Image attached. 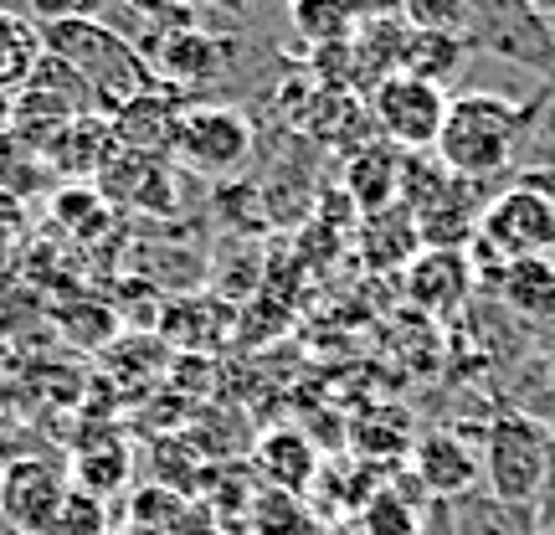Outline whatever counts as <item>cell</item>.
<instances>
[{
    "label": "cell",
    "mask_w": 555,
    "mask_h": 535,
    "mask_svg": "<svg viewBox=\"0 0 555 535\" xmlns=\"http://www.w3.org/2000/svg\"><path fill=\"white\" fill-rule=\"evenodd\" d=\"M530 109L499 93H463L448 99V119L437 135V165L457 180H489L515 165V139Z\"/></svg>",
    "instance_id": "6da1fadb"
},
{
    "label": "cell",
    "mask_w": 555,
    "mask_h": 535,
    "mask_svg": "<svg viewBox=\"0 0 555 535\" xmlns=\"http://www.w3.org/2000/svg\"><path fill=\"white\" fill-rule=\"evenodd\" d=\"M41 47H47L52 58H62L93 88L99 114H114L119 103H129L155 88L150 58L134 52V47H129L119 31H108L103 21H57V26H41Z\"/></svg>",
    "instance_id": "7a4b0ae2"
},
{
    "label": "cell",
    "mask_w": 555,
    "mask_h": 535,
    "mask_svg": "<svg viewBox=\"0 0 555 535\" xmlns=\"http://www.w3.org/2000/svg\"><path fill=\"white\" fill-rule=\"evenodd\" d=\"M551 454L555 437L551 428L530 412H499L483 433V479L504 510H535L540 489H545V474H551Z\"/></svg>",
    "instance_id": "3957f363"
},
{
    "label": "cell",
    "mask_w": 555,
    "mask_h": 535,
    "mask_svg": "<svg viewBox=\"0 0 555 535\" xmlns=\"http://www.w3.org/2000/svg\"><path fill=\"white\" fill-rule=\"evenodd\" d=\"M478 247L499 263L555 258V196L545 186H509L478 212Z\"/></svg>",
    "instance_id": "277c9868"
},
{
    "label": "cell",
    "mask_w": 555,
    "mask_h": 535,
    "mask_svg": "<svg viewBox=\"0 0 555 535\" xmlns=\"http://www.w3.org/2000/svg\"><path fill=\"white\" fill-rule=\"evenodd\" d=\"M371 119H376L380 139L397 144L406 155L437 150L442 119H448V93L442 82L416 78V73H391L371 88Z\"/></svg>",
    "instance_id": "5b68a950"
},
{
    "label": "cell",
    "mask_w": 555,
    "mask_h": 535,
    "mask_svg": "<svg viewBox=\"0 0 555 535\" xmlns=\"http://www.w3.org/2000/svg\"><path fill=\"white\" fill-rule=\"evenodd\" d=\"M247 155H253V124L242 119L237 109H227V103H196V109L180 114L170 160L185 165L191 176L227 180L247 165Z\"/></svg>",
    "instance_id": "8992f818"
},
{
    "label": "cell",
    "mask_w": 555,
    "mask_h": 535,
    "mask_svg": "<svg viewBox=\"0 0 555 535\" xmlns=\"http://www.w3.org/2000/svg\"><path fill=\"white\" fill-rule=\"evenodd\" d=\"M67 489H73L67 463H57V458H47V454L11 458L0 469V525L11 535H47L62 510V499H67Z\"/></svg>",
    "instance_id": "52a82bcc"
},
{
    "label": "cell",
    "mask_w": 555,
    "mask_h": 535,
    "mask_svg": "<svg viewBox=\"0 0 555 535\" xmlns=\"http://www.w3.org/2000/svg\"><path fill=\"white\" fill-rule=\"evenodd\" d=\"M478 474H483V463H478V454L457 433L437 428V433H422V437H416V448H412V479L422 484V495H427V499L457 505V499H468V489L478 484Z\"/></svg>",
    "instance_id": "ba28073f"
},
{
    "label": "cell",
    "mask_w": 555,
    "mask_h": 535,
    "mask_svg": "<svg viewBox=\"0 0 555 535\" xmlns=\"http://www.w3.org/2000/svg\"><path fill=\"white\" fill-rule=\"evenodd\" d=\"M474 283V258L463 247H422L406 263V298L433 319H448L453 309H463Z\"/></svg>",
    "instance_id": "9c48e42d"
},
{
    "label": "cell",
    "mask_w": 555,
    "mask_h": 535,
    "mask_svg": "<svg viewBox=\"0 0 555 535\" xmlns=\"http://www.w3.org/2000/svg\"><path fill=\"white\" fill-rule=\"evenodd\" d=\"M103 176V201L114 206H134V212H176V170L165 155H134V150H114Z\"/></svg>",
    "instance_id": "30bf717a"
},
{
    "label": "cell",
    "mask_w": 555,
    "mask_h": 535,
    "mask_svg": "<svg viewBox=\"0 0 555 535\" xmlns=\"http://www.w3.org/2000/svg\"><path fill=\"white\" fill-rule=\"evenodd\" d=\"M180 109L176 93L170 88H150V93H139V99L119 103L108 124H114V144L119 150H134V155H170V144H176V129H180Z\"/></svg>",
    "instance_id": "8fae6325"
},
{
    "label": "cell",
    "mask_w": 555,
    "mask_h": 535,
    "mask_svg": "<svg viewBox=\"0 0 555 535\" xmlns=\"http://www.w3.org/2000/svg\"><path fill=\"white\" fill-rule=\"evenodd\" d=\"M253 469H258L262 489H273V495H294L304 499L314 489L319 479V448L309 443V433H298V428H273V433L258 437V448H253Z\"/></svg>",
    "instance_id": "7c38bea8"
},
{
    "label": "cell",
    "mask_w": 555,
    "mask_h": 535,
    "mask_svg": "<svg viewBox=\"0 0 555 535\" xmlns=\"http://www.w3.org/2000/svg\"><path fill=\"white\" fill-rule=\"evenodd\" d=\"M221 62H227V52H221L217 37H206V31H170L155 47L150 67H159L180 88H201V82H211L221 73Z\"/></svg>",
    "instance_id": "4fadbf2b"
},
{
    "label": "cell",
    "mask_w": 555,
    "mask_h": 535,
    "mask_svg": "<svg viewBox=\"0 0 555 535\" xmlns=\"http://www.w3.org/2000/svg\"><path fill=\"white\" fill-rule=\"evenodd\" d=\"M422 253V232H416V217L406 212V206H380V212H371V221H365V263L371 268H406V263Z\"/></svg>",
    "instance_id": "5bb4252c"
},
{
    "label": "cell",
    "mask_w": 555,
    "mask_h": 535,
    "mask_svg": "<svg viewBox=\"0 0 555 535\" xmlns=\"http://www.w3.org/2000/svg\"><path fill=\"white\" fill-rule=\"evenodd\" d=\"M47 58L41 47V26L26 16H0V99H16L31 82L37 62Z\"/></svg>",
    "instance_id": "9a60e30c"
},
{
    "label": "cell",
    "mask_w": 555,
    "mask_h": 535,
    "mask_svg": "<svg viewBox=\"0 0 555 535\" xmlns=\"http://www.w3.org/2000/svg\"><path fill=\"white\" fill-rule=\"evenodd\" d=\"M253 535H339L335 525L324 515H314L304 499L294 495H273V489H262L253 499V515H247Z\"/></svg>",
    "instance_id": "2e32d148"
},
{
    "label": "cell",
    "mask_w": 555,
    "mask_h": 535,
    "mask_svg": "<svg viewBox=\"0 0 555 535\" xmlns=\"http://www.w3.org/2000/svg\"><path fill=\"white\" fill-rule=\"evenodd\" d=\"M345 186H350V196L365 206V212H380V206H397V191H401V160L386 155L380 144H371V150H360L356 165H350V176H345Z\"/></svg>",
    "instance_id": "e0dca14e"
},
{
    "label": "cell",
    "mask_w": 555,
    "mask_h": 535,
    "mask_svg": "<svg viewBox=\"0 0 555 535\" xmlns=\"http://www.w3.org/2000/svg\"><path fill=\"white\" fill-rule=\"evenodd\" d=\"M504 298L515 304L519 315L530 319H551L555 315V258H530V263H509L504 273Z\"/></svg>",
    "instance_id": "ac0fdd59"
},
{
    "label": "cell",
    "mask_w": 555,
    "mask_h": 535,
    "mask_svg": "<svg viewBox=\"0 0 555 535\" xmlns=\"http://www.w3.org/2000/svg\"><path fill=\"white\" fill-rule=\"evenodd\" d=\"M47 186H52V165L41 160V150H31L11 129H0V191L16 201H31Z\"/></svg>",
    "instance_id": "d6986e66"
},
{
    "label": "cell",
    "mask_w": 555,
    "mask_h": 535,
    "mask_svg": "<svg viewBox=\"0 0 555 535\" xmlns=\"http://www.w3.org/2000/svg\"><path fill=\"white\" fill-rule=\"evenodd\" d=\"M360 535H422V499L401 495L397 484H380L376 495L360 505Z\"/></svg>",
    "instance_id": "ffe728a7"
},
{
    "label": "cell",
    "mask_w": 555,
    "mask_h": 535,
    "mask_svg": "<svg viewBox=\"0 0 555 535\" xmlns=\"http://www.w3.org/2000/svg\"><path fill=\"white\" fill-rule=\"evenodd\" d=\"M108 201L93 191V186H62L57 196H52V221H57L62 232H73V238H99L103 227H108Z\"/></svg>",
    "instance_id": "44dd1931"
},
{
    "label": "cell",
    "mask_w": 555,
    "mask_h": 535,
    "mask_svg": "<svg viewBox=\"0 0 555 535\" xmlns=\"http://www.w3.org/2000/svg\"><path fill=\"white\" fill-rule=\"evenodd\" d=\"M468 16H474V0H401L406 31H422V37H468Z\"/></svg>",
    "instance_id": "7402d4cb"
},
{
    "label": "cell",
    "mask_w": 555,
    "mask_h": 535,
    "mask_svg": "<svg viewBox=\"0 0 555 535\" xmlns=\"http://www.w3.org/2000/svg\"><path fill=\"white\" fill-rule=\"evenodd\" d=\"M463 47H468L463 37H422V31H412L401 73H416V78L442 82L457 67V62H463Z\"/></svg>",
    "instance_id": "603a6c76"
},
{
    "label": "cell",
    "mask_w": 555,
    "mask_h": 535,
    "mask_svg": "<svg viewBox=\"0 0 555 535\" xmlns=\"http://www.w3.org/2000/svg\"><path fill=\"white\" fill-rule=\"evenodd\" d=\"M108 531H114V525H108V499L88 495V489H78V484H73L47 535H108Z\"/></svg>",
    "instance_id": "cb8c5ba5"
},
{
    "label": "cell",
    "mask_w": 555,
    "mask_h": 535,
    "mask_svg": "<svg viewBox=\"0 0 555 535\" xmlns=\"http://www.w3.org/2000/svg\"><path fill=\"white\" fill-rule=\"evenodd\" d=\"M294 21L319 41V47H339V41L350 37V26H356V16H350L339 0H298Z\"/></svg>",
    "instance_id": "d4e9b609"
},
{
    "label": "cell",
    "mask_w": 555,
    "mask_h": 535,
    "mask_svg": "<svg viewBox=\"0 0 555 535\" xmlns=\"http://www.w3.org/2000/svg\"><path fill=\"white\" fill-rule=\"evenodd\" d=\"M26 238H31V212H26V201L0 191V263L11 258V253H21Z\"/></svg>",
    "instance_id": "484cf974"
},
{
    "label": "cell",
    "mask_w": 555,
    "mask_h": 535,
    "mask_svg": "<svg viewBox=\"0 0 555 535\" xmlns=\"http://www.w3.org/2000/svg\"><path fill=\"white\" fill-rule=\"evenodd\" d=\"M515 515L519 510H504L499 499H489V505H474V510H457V531L463 535H509L504 525Z\"/></svg>",
    "instance_id": "4316f807"
},
{
    "label": "cell",
    "mask_w": 555,
    "mask_h": 535,
    "mask_svg": "<svg viewBox=\"0 0 555 535\" xmlns=\"http://www.w3.org/2000/svg\"><path fill=\"white\" fill-rule=\"evenodd\" d=\"M103 0H31V16L41 26H57V21H93Z\"/></svg>",
    "instance_id": "83f0119b"
},
{
    "label": "cell",
    "mask_w": 555,
    "mask_h": 535,
    "mask_svg": "<svg viewBox=\"0 0 555 535\" xmlns=\"http://www.w3.org/2000/svg\"><path fill=\"white\" fill-rule=\"evenodd\" d=\"M350 16H365V21H386L391 11H401V0H339Z\"/></svg>",
    "instance_id": "f1b7e54d"
},
{
    "label": "cell",
    "mask_w": 555,
    "mask_h": 535,
    "mask_svg": "<svg viewBox=\"0 0 555 535\" xmlns=\"http://www.w3.org/2000/svg\"><path fill=\"white\" fill-rule=\"evenodd\" d=\"M540 531L555 535V454H551V474H545V489H540Z\"/></svg>",
    "instance_id": "f546056e"
},
{
    "label": "cell",
    "mask_w": 555,
    "mask_h": 535,
    "mask_svg": "<svg viewBox=\"0 0 555 535\" xmlns=\"http://www.w3.org/2000/svg\"><path fill=\"white\" fill-rule=\"evenodd\" d=\"M129 5H139V11H155V16H176L180 0H129Z\"/></svg>",
    "instance_id": "4dcf8cb0"
},
{
    "label": "cell",
    "mask_w": 555,
    "mask_h": 535,
    "mask_svg": "<svg viewBox=\"0 0 555 535\" xmlns=\"http://www.w3.org/2000/svg\"><path fill=\"white\" fill-rule=\"evenodd\" d=\"M0 16H26L31 21V0H0Z\"/></svg>",
    "instance_id": "1f68e13d"
},
{
    "label": "cell",
    "mask_w": 555,
    "mask_h": 535,
    "mask_svg": "<svg viewBox=\"0 0 555 535\" xmlns=\"http://www.w3.org/2000/svg\"><path fill=\"white\" fill-rule=\"evenodd\" d=\"M108 535H170V531H150V525H134V520H129V525H114Z\"/></svg>",
    "instance_id": "d6a6232c"
},
{
    "label": "cell",
    "mask_w": 555,
    "mask_h": 535,
    "mask_svg": "<svg viewBox=\"0 0 555 535\" xmlns=\"http://www.w3.org/2000/svg\"><path fill=\"white\" fill-rule=\"evenodd\" d=\"M530 5H535L540 16H555V0H530Z\"/></svg>",
    "instance_id": "836d02e7"
},
{
    "label": "cell",
    "mask_w": 555,
    "mask_h": 535,
    "mask_svg": "<svg viewBox=\"0 0 555 535\" xmlns=\"http://www.w3.org/2000/svg\"><path fill=\"white\" fill-rule=\"evenodd\" d=\"M551 129H555V114H551Z\"/></svg>",
    "instance_id": "e575fe53"
},
{
    "label": "cell",
    "mask_w": 555,
    "mask_h": 535,
    "mask_svg": "<svg viewBox=\"0 0 555 535\" xmlns=\"http://www.w3.org/2000/svg\"><path fill=\"white\" fill-rule=\"evenodd\" d=\"M206 535H217V531H206Z\"/></svg>",
    "instance_id": "d590c367"
},
{
    "label": "cell",
    "mask_w": 555,
    "mask_h": 535,
    "mask_svg": "<svg viewBox=\"0 0 555 535\" xmlns=\"http://www.w3.org/2000/svg\"><path fill=\"white\" fill-rule=\"evenodd\" d=\"M0 469H5V463H0Z\"/></svg>",
    "instance_id": "8d00e7d4"
}]
</instances>
